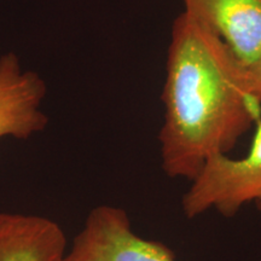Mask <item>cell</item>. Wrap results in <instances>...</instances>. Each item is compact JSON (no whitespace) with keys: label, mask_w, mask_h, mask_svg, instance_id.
Returning <instances> with one entry per match:
<instances>
[{"label":"cell","mask_w":261,"mask_h":261,"mask_svg":"<svg viewBox=\"0 0 261 261\" xmlns=\"http://www.w3.org/2000/svg\"><path fill=\"white\" fill-rule=\"evenodd\" d=\"M161 166L169 178L192 180L208 160L228 155L261 117L244 92L241 62L204 23L175 18L161 96Z\"/></svg>","instance_id":"obj_1"},{"label":"cell","mask_w":261,"mask_h":261,"mask_svg":"<svg viewBox=\"0 0 261 261\" xmlns=\"http://www.w3.org/2000/svg\"><path fill=\"white\" fill-rule=\"evenodd\" d=\"M190 182L181 200L188 219L210 211L232 218L248 204L261 213V117L254 125L252 144L243 158L214 156Z\"/></svg>","instance_id":"obj_2"},{"label":"cell","mask_w":261,"mask_h":261,"mask_svg":"<svg viewBox=\"0 0 261 261\" xmlns=\"http://www.w3.org/2000/svg\"><path fill=\"white\" fill-rule=\"evenodd\" d=\"M62 261H178L171 248L146 240L130 226L126 211L99 205L90 212L83 230Z\"/></svg>","instance_id":"obj_3"},{"label":"cell","mask_w":261,"mask_h":261,"mask_svg":"<svg viewBox=\"0 0 261 261\" xmlns=\"http://www.w3.org/2000/svg\"><path fill=\"white\" fill-rule=\"evenodd\" d=\"M45 93L44 81L22 70L15 54L0 57V139H27L46 127L47 116L40 110Z\"/></svg>","instance_id":"obj_4"},{"label":"cell","mask_w":261,"mask_h":261,"mask_svg":"<svg viewBox=\"0 0 261 261\" xmlns=\"http://www.w3.org/2000/svg\"><path fill=\"white\" fill-rule=\"evenodd\" d=\"M184 11L207 25L242 64L261 54V0H182Z\"/></svg>","instance_id":"obj_5"},{"label":"cell","mask_w":261,"mask_h":261,"mask_svg":"<svg viewBox=\"0 0 261 261\" xmlns=\"http://www.w3.org/2000/svg\"><path fill=\"white\" fill-rule=\"evenodd\" d=\"M67 240L56 221L34 214L0 213V261H62Z\"/></svg>","instance_id":"obj_6"},{"label":"cell","mask_w":261,"mask_h":261,"mask_svg":"<svg viewBox=\"0 0 261 261\" xmlns=\"http://www.w3.org/2000/svg\"><path fill=\"white\" fill-rule=\"evenodd\" d=\"M241 83L247 96L261 106V54L250 63H241Z\"/></svg>","instance_id":"obj_7"}]
</instances>
